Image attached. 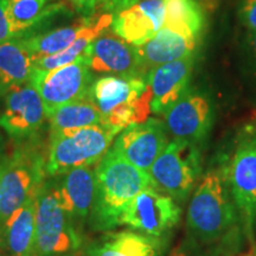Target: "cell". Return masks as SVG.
<instances>
[{
    "label": "cell",
    "instance_id": "1",
    "mask_svg": "<svg viewBox=\"0 0 256 256\" xmlns=\"http://www.w3.org/2000/svg\"><path fill=\"white\" fill-rule=\"evenodd\" d=\"M96 194L89 220L94 230L120 226L124 209L139 192L153 185L148 172L128 162L113 147L95 168Z\"/></svg>",
    "mask_w": 256,
    "mask_h": 256
},
{
    "label": "cell",
    "instance_id": "2",
    "mask_svg": "<svg viewBox=\"0 0 256 256\" xmlns=\"http://www.w3.org/2000/svg\"><path fill=\"white\" fill-rule=\"evenodd\" d=\"M89 98L100 110L104 126L118 134L146 121L152 113V92L146 78L102 76L94 80Z\"/></svg>",
    "mask_w": 256,
    "mask_h": 256
},
{
    "label": "cell",
    "instance_id": "3",
    "mask_svg": "<svg viewBox=\"0 0 256 256\" xmlns=\"http://www.w3.org/2000/svg\"><path fill=\"white\" fill-rule=\"evenodd\" d=\"M2 160L0 177V226L30 198L37 197L46 182V156L36 139L19 142L11 154Z\"/></svg>",
    "mask_w": 256,
    "mask_h": 256
},
{
    "label": "cell",
    "instance_id": "4",
    "mask_svg": "<svg viewBox=\"0 0 256 256\" xmlns=\"http://www.w3.org/2000/svg\"><path fill=\"white\" fill-rule=\"evenodd\" d=\"M236 220V209L229 200L223 176L208 172L188 206V228L192 236L204 243L217 242L228 235Z\"/></svg>",
    "mask_w": 256,
    "mask_h": 256
},
{
    "label": "cell",
    "instance_id": "5",
    "mask_svg": "<svg viewBox=\"0 0 256 256\" xmlns=\"http://www.w3.org/2000/svg\"><path fill=\"white\" fill-rule=\"evenodd\" d=\"M118 133L104 124L64 130L50 136L46 171L57 177L70 170L98 165L110 151Z\"/></svg>",
    "mask_w": 256,
    "mask_h": 256
},
{
    "label": "cell",
    "instance_id": "6",
    "mask_svg": "<svg viewBox=\"0 0 256 256\" xmlns=\"http://www.w3.org/2000/svg\"><path fill=\"white\" fill-rule=\"evenodd\" d=\"M81 244L75 222L60 202L57 182L46 180L37 194L36 256L74 254Z\"/></svg>",
    "mask_w": 256,
    "mask_h": 256
},
{
    "label": "cell",
    "instance_id": "7",
    "mask_svg": "<svg viewBox=\"0 0 256 256\" xmlns=\"http://www.w3.org/2000/svg\"><path fill=\"white\" fill-rule=\"evenodd\" d=\"M202 171L197 145L172 140L153 162L148 171L156 190L184 202L194 190Z\"/></svg>",
    "mask_w": 256,
    "mask_h": 256
},
{
    "label": "cell",
    "instance_id": "8",
    "mask_svg": "<svg viewBox=\"0 0 256 256\" xmlns=\"http://www.w3.org/2000/svg\"><path fill=\"white\" fill-rule=\"evenodd\" d=\"M49 120L43 98L31 82L8 88L0 115V127L17 142L37 139Z\"/></svg>",
    "mask_w": 256,
    "mask_h": 256
},
{
    "label": "cell",
    "instance_id": "9",
    "mask_svg": "<svg viewBox=\"0 0 256 256\" xmlns=\"http://www.w3.org/2000/svg\"><path fill=\"white\" fill-rule=\"evenodd\" d=\"M223 179L234 203L249 224L256 220V127L247 128L224 168Z\"/></svg>",
    "mask_w": 256,
    "mask_h": 256
},
{
    "label": "cell",
    "instance_id": "10",
    "mask_svg": "<svg viewBox=\"0 0 256 256\" xmlns=\"http://www.w3.org/2000/svg\"><path fill=\"white\" fill-rule=\"evenodd\" d=\"M182 215V209L174 198L150 186L133 198L124 209L120 226H127L134 232L162 238L174 226Z\"/></svg>",
    "mask_w": 256,
    "mask_h": 256
},
{
    "label": "cell",
    "instance_id": "11",
    "mask_svg": "<svg viewBox=\"0 0 256 256\" xmlns=\"http://www.w3.org/2000/svg\"><path fill=\"white\" fill-rule=\"evenodd\" d=\"M162 115L174 140L198 146L212 127L214 104L206 92L188 87Z\"/></svg>",
    "mask_w": 256,
    "mask_h": 256
},
{
    "label": "cell",
    "instance_id": "12",
    "mask_svg": "<svg viewBox=\"0 0 256 256\" xmlns=\"http://www.w3.org/2000/svg\"><path fill=\"white\" fill-rule=\"evenodd\" d=\"M94 80V74L84 55L68 66L34 76L30 82L40 92L49 116L64 104L88 98Z\"/></svg>",
    "mask_w": 256,
    "mask_h": 256
},
{
    "label": "cell",
    "instance_id": "13",
    "mask_svg": "<svg viewBox=\"0 0 256 256\" xmlns=\"http://www.w3.org/2000/svg\"><path fill=\"white\" fill-rule=\"evenodd\" d=\"M168 144V133L164 121L148 118L121 130L115 138L113 148L128 162L148 172Z\"/></svg>",
    "mask_w": 256,
    "mask_h": 256
},
{
    "label": "cell",
    "instance_id": "14",
    "mask_svg": "<svg viewBox=\"0 0 256 256\" xmlns=\"http://www.w3.org/2000/svg\"><path fill=\"white\" fill-rule=\"evenodd\" d=\"M92 72L119 78H144L140 72L138 48L110 30L92 42L86 51Z\"/></svg>",
    "mask_w": 256,
    "mask_h": 256
},
{
    "label": "cell",
    "instance_id": "15",
    "mask_svg": "<svg viewBox=\"0 0 256 256\" xmlns=\"http://www.w3.org/2000/svg\"><path fill=\"white\" fill-rule=\"evenodd\" d=\"M164 0H140L113 14L112 30L134 46H142L164 25Z\"/></svg>",
    "mask_w": 256,
    "mask_h": 256
},
{
    "label": "cell",
    "instance_id": "16",
    "mask_svg": "<svg viewBox=\"0 0 256 256\" xmlns=\"http://www.w3.org/2000/svg\"><path fill=\"white\" fill-rule=\"evenodd\" d=\"M196 63V54L159 66L147 74L152 92L151 108L154 114H164L190 87Z\"/></svg>",
    "mask_w": 256,
    "mask_h": 256
},
{
    "label": "cell",
    "instance_id": "17",
    "mask_svg": "<svg viewBox=\"0 0 256 256\" xmlns=\"http://www.w3.org/2000/svg\"><path fill=\"white\" fill-rule=\"evenodd\" d=\"M60 202L66 214L75 220L90 216L96 194V174L92 168H78L57 176Z\"/></svg>",
    "mask_w": 256,
    "mask_h": 256
},
{
    "label": "cell",
    "instance_id": "18",
    "mask_svg": "<svg viewBox=\"0 0 256 256\" xmlns=\"http://www.w3.org/2000/svg\"><path fill=\"white\" fill-rule=\"evenodd\" d=\"M197 44L198 42L162 26L152 40L136 46L142 76L146 78L156 66L194 55Z\"/></svg>",
    "mask_w": 256,
    "mask_h": 256
},
{
    "label": "cell",
    "instance_id": "19",
    "mask_svg": "<svg viewBox=\"0 0 256 256\" xmlns=\"http://www.w3.org/2000/svg\"><path fill=\"white\" fill-rule=\"evenodd\" d=\"M36 203L30 198L0 226V247L8 256H36Z\"/></svg>",
    "mask_w": 256,
    "mask_h": 256
},
{
    "label": "cell",
    "instance_id": "20",
    "mask_svg": "<svg viewBox=\"0 0 256 256\" xmlns=\"http://www.w3.org/2000/svg\"><path fill=\"white\" fill-rule=\"evenodd\" d=\"M165 248L162 238L124 230L102 236L84 252L87 256H162Z\"/></svg>",
    "mask_w": 256,
    "mask_h": 256
},
{
    "label": "cell",
    "instance_id": "21",
    "mask_svg": "<svg viewBox=\"0 0 256 256\" xmlns=\"http://www.w3.org/2000/svg\"><path fill=\"white\" fill-rule=\"evenodd\" d=\"M112 22H113V14H98L92 16L86 28H83L81 34L66 49L34 60L32 78L42 76L81 58L82 56L86 55V51L92 42L101 34H104V31L110 30Z\"/></svg>",
    "mask_w": 256,
    "mask_h": 256
},
{
    "label": "cell",
    "instance_id": "22",
    "mask_svg": "<svg viewBox=\"0 0 256 256\" xmlns=\"http://www.w3.org/2000/svg\"><path fill=\"white\" fill-rule=\"evenodd\" d=\"M34 57L23 38L0 44V78L8 88L30 82Z\"/></svg>",
    "mask_w": 256,
    "mask_h": 256
},
{
    "label": "cell",
    "instance_id": "23",
    "mask_svg": "<svg viewBox=\"0 0 256 256\" xmlns=\"http://www.w3.org/2000/svg\"><path fill=\"white\" fill-rule=\"evenodd\" d=\"M50 136L64 130H78V128L104 124V118L90 100V98L70 102L57 108L49 115Z\"/></svg>",
    "mask_w": 256,
    "mask_h": 256
},
{
    "label": "cell",
    "instance_id": "24",
    "mask_svg": "<svg viewBox=\"0 0 256 256\" xmlns=\"http://www.w3.org/2000/svg\"><path fill=\"white\" fill-rule=\"evenodd\" d=\"M164 4L162 26L192 40H200L204 28V16L196 0H164Z\"/></svg>",
    "mask_w": 256,
    "mask_h": 256
},
{
    "label": "cell",
    "instance_id": "25",
    "mask_svg": "<svg viewBox=\"0 0 256 256\" xmlns=\"http://www.w3.org/2000/svg\"><path fill=\"white\" fill-rule=\"evenodd\" d=\"M90 18L92 17L78 18L75 23L70 25L48 28L40 34L23 38V40L34 55V60L42 58V57L54 55V54L66 49L81 34Z\"/></svg>",
    "mask_w": 256,
    "mask_h": 256
},
{
    "label": "cell",
    "instance_id": "26",
    "mask_svg": "<svg viewBox=\"0 0 256 256\" xmlns=\"http://www.w3.org/2000/svg\"><path fill=\"white\" fill-rule=\"evenodd\" d=\"M104 0H66V2L72 8L80 18H88L98 14Z\"/></svg>",
    "mask_w": 256,
    "mask_h": 256
},
{
    "label": "cell",
    "instance_id": "27",
    "mask_svg": "<svg viewBox=\"0 0 256 256\" xmlns=\"http://www.w3.org/2000/svg\"><path fill=\"white\" fill-rule=\"evenodd\" d=\"M10 0H0V44L17 38L8 14Z\"/></svg>",
    "mask_w": 256,
    "mask_h": 256
},
{
    "label": "cell",
    "instance_id": "28",
    "mask_svg": "<svg viewBox=\"0 0 256 256\" xmlns=\"http://www.w3.org/2000/svg\"><path fill=\"white\" fill-rule=\"evenodd\" d=\"M240 19L250 32H256V0H243L240 8Z\"/></svg>",
    "mask_w": 256,
    "mask_h": 256
},
{
    "label": "cell",
    "instance_id": "29",
    "mask_svg": "<svg viewBox=\"0 0 256 256\" xmlns=\"http://www.w3.org/2000/svg\"><path fill=\"white\" fill-rule=\"evenodd\" d=\"M138 2H140V0H104L98 14H113L115 12L120 11V10H124L128 8V6L136 4Z\"/></svg>",
    "mask_w": 256,
    "mask_h": 256
},
{
    "label": "cell",
    "instance_id": "30",
    "mask_svg": "<svg viewBox=\"0 0 256 256\" xmlns=\"http://www.w3.org/2000/svg\"><path fill=\"white\" fill-rule=\"evenodd\" d=\"M170 256H190V255H188L186 252L182 250V249H177V250H174V252H172V255H170ZM196 256H222V252H220V250H209V252H200V254Z\"/></svg>",
    "mask_w": 256,
    "mask_h": 256
},
{
    "label": "cell",
    "instance_id": "31",
    "mask_svg": "<svg viewBox=\"0 0 256 256\" xmlns=\"http://www.w3.org/2000/svg\"><path fill=\"white\" fill-rule=\"evenodd\" d=\"M249 42H250L252 52H254V56L256 58V32H250V36H249Z\"/></svg>",
    "mask_w": 256,
    "mask_h": 256
},
{
    "label": "cell",
    "instance_id": "32",
    "mask_svg": "<svg viewBox=\"0 0 256 256\" xmlns=\"http://www.w3.org/2000/svg\"><path fill=\"white\" fill-rule=\"evenodd\" d=\"M6 92H8V87L4 84V82L0 78V98H5Z\"/></svg>",
    "mask_w": 256,
    "mask_h": 256
},
{
    "label": "cell",
    "instance_id": "33",
    "mask_svg": "<svg viewBox=\"0 0 256 256\" xmlns=\"http://www.w3.org/2000/svg\"><path fill=\"white\" fill-rule=\"evenodd\" d=\"M2 150H4V138H2V133H0V156H2Z\"/></svg>",
    "mask_w": 256,
    "mask_h": 256
},
{
    "label": "cell",
    "instance_id": "34",
    "mask_svg": "<svg viewBox=\"0 0 256 256\" xmlns=\"http://www.w3.org/2000/svg\"><path fill=\"white\" fill-rule=\"evenodd\" d=\"M74 256H87V254H86V252H78V254H76Z\"/></svg>",
    "mask_w": 256,
    "mask_h": 256
},
{
    "label": "cell",
    "instance_id": "35",
    "mask_svg": "<svg viewBox=\"0 0 256 256\" xmlns=\"http://www.w3.org/2000/svg\"><path fill=\"white\" fill-rule=\"evenodd\" d=\"M0 177H2V160H0Z\"/></svg>",
    "mask_w": 256,
    "mask_h": 256
},
{
    "label": "cell",
    "instance_id": "36",
    "mask_svg": "<svg viewBox=\"0 0 256 256\" xmlns=\"http://www.w3.org/2000/svg\"><path fill=\"white\" fill-rule=\"evenodd\" d=\"M0 256H5V255H2V254H0Z\"/></svg>",
    "mask_w": 256,
    "mask_h": 256
}]
</instances>
